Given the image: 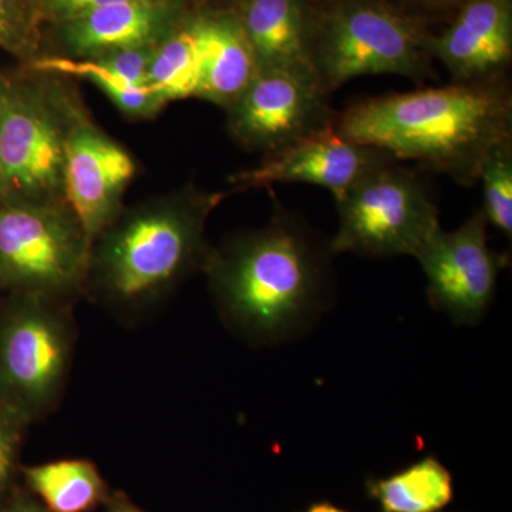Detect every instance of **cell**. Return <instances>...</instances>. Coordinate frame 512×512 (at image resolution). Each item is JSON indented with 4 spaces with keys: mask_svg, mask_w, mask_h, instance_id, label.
Masks as SVG:
<instances>
[{
    "mask_svg": "<svg viewBox=\"0 0 512 512\" xmlns=\"http://www.w3.org/2000/svg\"><path fill=\"white\" fill-rule=\"evenodd\" d=\"M227 195L188 184L124 207L90 247L84 291L123 313L156 305L204 271L212 249L208 218Z\"/></svg>",
    "mask_w": 512,
    "mask_h": 512,
    "instance_id": "cell-2",
    "label": "cell"
},
{
    "mask_svg": "<svg viewBox=\"0 0 512 512\" xmlns=\"http://www.w3.org/2000/svg\"><path fill=\"white\" fill-rule=\"evenodd\" d=\"M66 302L8 293L0 306V403L29 423L55 409L73 356Z\"/></svg>",
    "mask_w": 512,
    "mask_h": 512,
    "instance_id": "cell-7",
    "label": "cell"
},
{
    "mask_svg": "<svg viewBox=\"0 0 512 512\" xmlns=\"http://www.w3.org/2000/svg\"><path fill=\"white\" fill-rule=\"evenodd\" d=\"M329 97L315 74L259 70L225 109L229 136L244 150L271 156L335 127Z\"/></svg>",
    "mask_w": 512,
    "mask_h": 512,
    "instance_id": "cell-9",
    "label": "cell"
},
{
    "mask_svg": "<svg viewBox=\"0 0 512 512\" xmlns=\"http://www.w3.org/2000/svg\"><path fill=\"white\" fill-rule=\"evenodd\" d=\"M487 224L483 211L474 212L456 231L440 228L416 255L431 306L456 323L471 325L483 318L498 276L510 262L507 254L488 247Z\"/></svg>",
    "mask_w": 512,
    "mask_h": 512,
    "instance_id": "cell-11",
    "label": "cell"
},
{
    "mask_svg": "<svg viewBox=\"0 0 512 512\" xmlns=\"http://www.w3.org/2000/svg\"><path fill=\"white\" fill-rule=\"evenodd\" d=\"M157 45L117 50L92 60L99 69L130 86L147 87L148 66Z\"/></svg>",
    "mask_w": 512,
    "mask_h": 512,
    "instance_id": "cell-24",
    "label": "cell"
},
{
    "mask_svg": "<svg viewBox=\"0 0 512 512\" xmlns=\"http://www.w3.org/2000/svg\"><path fill=\"white\" fill-rule=\"evenodd\" d=\"M383 512H439L453 500V478L433 457L383 480L369 481Z\"/></svg>",
    "mask_w": 512,
    "mask_h": 512,
    "instance_id": "cell-19",
    "label": "cell"
},
{
    "mask_svg": "<svg viewBox=\"0 0 512 512\" xmlns=\"http://www.w3.org/2000/svg\"><path fill=\"white\" fill-rule=\"evenodd\" d=\"M107 512H146L137 507L126 494H110L106 500Z\"/></svg>",
    "mask_w": 512,
    "mask_h": 512,
    "instance_id": "cell-28",
    "label": "cell"
},
{
    "mask_svg": "<svg viewBox=\"0 0 512 512\" xmlns=\"http://www.w3.org/2000/svg\"><path fill=\"white\" fill-rule=\"evenodd\" d=\"M306 512H346L343 510H340L338 507H333V505H330L329 503H320L312 505L311 508H309Z\"/></svg>",
    "mask_w": 512,
    "mask_h": 512,
    "instance_id": "cell-31",
    "label": "cell"
},
{
    "mask_svg": "<svg viewBox=\"0 0 512 512\" xmlns=\"http://www.w3.org/2000/svg\"><path fill=\"white\" fill-rule=\"evenodd\" d=\"M45 25L37 0H0V50L28 66L42 55Z\"/></svg>",
    "mask_w": 512,
    "mask_h": 512,
    "instance_id": "cell-21",
    "label": "cell"
},
{
    "mask_svg": "<svg viewBox=\"0 0 512 512\" xmlns=\"http://www.w3.org/2000/svg\"><path fill=\"white\" fill-rule=\"evenodd\" d=\"M394 160L377 148L353 143L336 127L320 131L291 147L264 157L261 164L229 178L235 191L279 183L318 185L339 198L380 165Z\"/></svg>",
    "mask_w": 512,
    "mask_h": 512,
    "instance_id": "cell-13",
    "label": "cell"
},
{
    "mask_svg": "<svg viewBox=\"0 0 512 512\" xmlns=\"http://www.w3.org/2000/svg\"><path fill=\"white\" fill-rule=\"evenodd\" d=\"M76 87L69 77L18 67L0 117V197L66 200L64 161Z\"/></svg>",
    "mask_w": 512,
    "mask_h": 512,
    "instance_id": "cell-5",
    "label": "cell"
},
{
    "mask_svg": "<svg viewBox=\"0 0 512 512\" xmlns=\"http://www.w3.org/2000/svg\"><path fill=\"white\" fill-rule=\"evenodd\" d=\"M191 12L188 0H136L92 10L46 26L40 56L96 59L117 50L158 45Z\"/></svg>",
    "mask_w": 512,
    "mask_h": 512,
    "instance_id": "cell-12",
    "label": "cell"
},
{
    "mask_svg": "<svg viewBox=\"0 0 512 512\" xmlns=\"http://www.w3.org/2000/svg\"><path fill=\"white\" fill-rule=\"evenodd\" d=\"M322 248L301 218L276 204L266 227L212 248L204 266L222 318L242 335L276 339L318 308L328 274Z\"/></svg>",
    "mask_w": 512,
    "mask_h": 512,
    "instance_id": "cell-3",
    "label": "cell"
},
{
    "mask_svg": "<svg viewBox=\"0 0 512 512\" xmlns=\"http://www.w3.org/2000/svg\"><path fill=\"white\" fill-rule=\"evenodd\" d=\"M242 0H188L192 12L207 10H234Z\"/></svg>",
    "mask_w": 512,
    "mask_h": 512,
    "instance_id": "cell-27",
    "label": "cell"
},
{
    "mask_svg": "<svg viewBox=\"0 0 512 512\" xmlns=\"http://www.w3.org/2000/svg\"><path fill=\"white\" fill-rule=\"evenodd\" d=\"M137 173L134 157L94 121L80 93L70 110L64 161V197L90 247L123 211Z\"/></svg>",
    "mask_w": 512,
    "mask_h": 512,
    "instance_id": "cell-10",
    "label": "cell"
},
{
    "mask_svg": "<svg viewBox=\"0 0 512 512\" xmlns=\"http://www.w3.org/2000/svg\"><path fill=\"white\" fill-rule=\"evenodd\" d=\"M89 254L66 200L0 197V292L70 301L83 292Z\"/></svg>",
    "mask_w": 512,
    "mask_h": 512,
    "instance_id": "cell-6",
    "label": "cell"
},
{
    "mask_svg": "<svg viewBox=\"0 0 512 512\" xmlns=\"http://www.w3.org/2000/svg\"><path fill=\"white\" fill-rule=\"evenodd\" d=\"M29 424L22 414L0 403V501L5 498L15 478Z\"/></svg>",
    "mask_w": 512,
    "mask_h": 512,
    "instance_id": "cell-23",
    "label": "cell"
},
{
    "mask_svg": "<svg viewBox=\"0 0 512 512\" xmlns=\"http://www.w3.org/2000/svg\"><path fill=\"white\" fill-rule=\"evenodd\" d=\"M201 50L198 99L227 109L259 72L235 10L194 12Z\"/></svg>",
    "mask_w": 512,
    "mask_h": 512,
    "instance_id": "cell-16",
    "label": "cell"
},
{
    "mask_svg": "<svg viewBox=\"0 0 512 512\" xmlns=\"http://www.w3.org/2000/svg\"><path fill=\"white\" fill-rule=\"evenodd\" d=\"M26 69L59 74L69 79H83L106 94L107 99L120 113L133 120H150L158 116L167 104L147 87L130 86L99 69L92 60L64 59L56 56H40Z\"/></svg>",
    "mask_w": 512,
    "mask_h": 512,
    "instance_id": "cell-20",
    "label": "cell"
},
{
    "mask_svg": "<svg viewBox=\"0 0 512 512\" xmlns=\"http://www.w3.org/2000/svg\"><path fill=\"white\" fill-rule=\"evenodd\" d=\"M339 229L332 254L412 255L440 229V211L427 184L412 168L392 160L336 198Z\"/></svg>",
    "mask_w": 512,
    "mask_h": 512,
    "instance_id": "cell-8",
    "label": "cell"
},
{
    "mask_svg": "<svg viewBox=\"0 0 512 512\" xmlns=\"http://www.w3.org/2000/svg\"><path fill=\"white\" fill-rule=\"evenodd\" d=\"M6 84H8V73L0 69V117H2L3 103H5Z\"/></svg>",
    "mask_w": 512,
    "mask_h": 512,
    "instance_id": "cell-30",
    "label": "cell"
},
{
    "mask_svg": "<svg viewBox=\"0 0 512 512\" xmlns=\"http://www.w3.org/2000/svg\"><path fill=\"white\" fill-rule=\"evenodd\" d=\"M0 512H50L43 507L42 504H37L36 501L30 500L26 497H18L12 503L3 507Z\"/></svg>",
    "mask_w": 512,
    "mask_h": 512,
    "instance_id": "cell-29",
    "label": "cell"
},
{
    "mask_svg": "<svg viewBox=\"0 0 512 512\" xmlns=\"http://www.w3.org/2000/svg\"><path fill=\"white\" fill-rule=\"evenodd\" d=\"M130 2H136V0H37V9L46 28L53 23L76 18L92 10Z\"/></svg>",
    "mask_w": 512,
    "mask_h": 512,
    "instance_id": "cell-26",
    "label": "cell"
},
{
    "mask_svg": "<svg viewBox=\"0 0 512 512\" xmlns=\"http://www.w3.org/2000/svg\"><path fill=\"white\" fill-rule=\"evenodd\" d=\"M434 62L451 83L507 77L512 63V0H468L431 36Z\"/></svg>",
    "mask_w": 512,
    "mask_h": 512,
    "instance_id": "cell-14",
    "label": "cell"
},
{
    "mask_svg": "<svg viewBox=\"0 0 512 512\" xmlns=\"http://www.w3.org/2000/svg\"><path fill=\"white\" fill-rule=\"evenodd\" d=\"M335 127L353 143L473 187L491 151L512 140L510 77L359 100Z\"/></svg>",
    "mask_w": 512,
    "mask_h": 512,
    "instance_id": "cell-1",
    "label": "cell"
},
{
    "mask_svg": "<svg viewBox=\"0 0 512 512\" xmlns=\"http://www.w3.org/2000/svg\"><path fill=\"white\" fill-rule=\"evenodd\" d=\"M259 70L313 73L309 0H242L234 9Z\"/></svg>",
    "mask_w": 512,
    "mask_h": 512,
    "instance_id": "cell-15",
    "label": "cell"
},
{
    "mask_svg": "<svg viewBox=\"0 0 512 512\" xmlns=\"http://www.w3.org/2000/svg\"><path fill=\"white\" fill-rule=\"evenodd\" d=\"M478 183L483 184L487 222L512 237V140L491 151L481 167Z\"/></svg>",
    "mask_w": 512,
    "mask_h": 512,
    "instance_id": "cell-22",
    "label": "cell"
},
{
    "mask_svg": "<svg viewBox=\"0 0 512 512\" xmlns=\"http://www.w3.org/2000/svg\"><path fill=\"white\" fill-rule=\"evenodd\" d=\"M313 8H323V6L332 5V3H338L340 0H309Z\"/></svg>",
    "mask_w": 512,
    "mask_h": 512,
    "instance_id": "cell-32",
    "label": "cell"
},
{
    "mask_svg": "<svg viewBox=\"0 0 512 512\" xmlns=\"http://www.w3.org/2000/svg\"><path fill=\"white\" fill-rule=\"evenodd\" d=\"M433 30L389 0H340L313 8L311 63L326 93L357 77L394 74L423 84L437 77Z\"/></svg>",
    "mask_w": 512,
    "mask_h": 512,
    "instance_id": "cell-4",
    "label": "cell"
},
{
    "mask_svg": "<svg viewBox=\"0 0 512 512\" xmlns=\"http://www.w3.org/2000/svg\"><path fill=\"white\" fill-rule=\"evenodd\" d=\"M23 477L50 512H90L110 495L97 467L82 458L25 467Z\"/></svg>",
    "mask_w": 512,
    "mask_h": 512,
    "instance_id": "cell-17",
    "label": "cell"
},
{
    "mask_svg": "<svg viewBox=\"0 0 512 512\" xmlns=\"http://www.w3.org/2000/svg\"><path fill=\"white\" fill-rule=\"evenodd\" d=\"M201 50L194 12L154 49L148 66L147 89L165 104L197 96Z\"/></svg>",
    "mask_w": 512,
    "mask_h": 512,
    "instance_id": "cell-18",
    "label": "cell"
},
{
    "mask_svg": "<svg viewBox=\"0 0 512 512\" xmlns=\"http://www.w3.org/2000/svg\"><path fill=\"white\" fill-rule=\"evenodd\" d=\"M389 2L434 32V29L446 25L468 0H389Z\"/></svg>",
    "mask_w": 512,
    "mask_h": 512,
    "instance_id": "cell-25",
    "label": "cell"
}]
</instances>
